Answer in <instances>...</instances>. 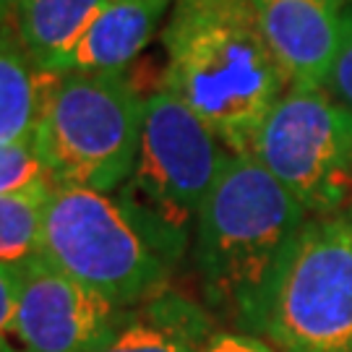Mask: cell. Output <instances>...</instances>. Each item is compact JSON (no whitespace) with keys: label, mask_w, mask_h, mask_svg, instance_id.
I'll list each match as a JSON object with an SVG mask.
<instances>
[{"label":"cell","mask_w":352,"mask_h":352,"mask_svg":"<svg viewBox=\"0 0 352 352\" xmlns=\"http://www.w3.org/2000/svg\"><path fill=\"white\" fill-rule=\"evenodd\" d=\"M110 0H26L13 13L16 37L45 74H58Z\"/></svg>","instance_id":"12"},{"label":"cell","mask_w":352,"mask_h":352,"mask_svg":"<svg viewBox=\"0 0 352 352\" xmlns=\"http://www.w3.org/2000/svg\"><path fill=\"white\" fill-rule=\"evenodd\" d=\"M347 3H352V0H347Z\"/></svg>","instance_id":"20"},{"label":"cell","mask_w":352,"mask_h":352,"mask_svg":"<svg viewBox=\"0 0 352 352\" xmlns=\"http://www.w3.org/2000/svg\"><path fill=\"white\" fill-rule=\"evenodd\" d=\"M232 154L188 104L160 87L144 100L136 164L115 196L180 264L196 217Z\"/></svg>","instance_id":"3"},{"label":"cell","mask_w":352,"mask_h":352,"mask_svg":"<svg viewBox=\"0 0 352 352\" xmlns=\"http://www.w3.org/2000/svg\"><path fill=\"white\" fill-rule=\"evenodd\" d=\"M261 340L277 352H352V206L302 222L272 289Z\"/></svg>","instance_id":"6"},{"label":"cell","mask_w":352,"mask_h":352,"mask_svg":"<svg viewBox=\"0 0 352 352\" xmlns=\"http://www.w3.org/2000/svg\"><path fill=\"white\" fill-rule=\"evenodd\" d=\"M251 154L308 217L352 206V115L324 87H289Z\"/></svg>","instance_id":"7"},{"label":"cell","mask_w":352,"mask_h":352,"mask_svg":"<svg viewBox=\"0 0 352 352\" xmlns=\"http://www.w3.org/2000/svg\"><path fill=\"white\" fill-rule=\"evenodd\" d=\"M24 3H26V0H0V19H6V16H13V13L19 11Z\"/></svg>","instance_id":"19"},{"label":"cell","mask_w":352,"mask_h":352,"mask_svg":"<svg viewBox=\"0 0 352 352\" xmlns=\"http://www.w3.org/2000/svg\"><path fill=\"white\" fill-rule=\"evenodd\" d=\"M308 214L253 154H232L193 227L204 305L232 331L264 334L272 289Z\"/></svg>","instance_id":"2"},{"label":"cell","mask_w":352,"mask_h":352,"mask_svg":"<svg viewBox=\"0 0 352 352\" xmlns=\"http://www.w3.org/2000/svg\"><path fill=\"white\" fill-rule=\"evenodd\" d=\"M144 94L126 74L50 78L34 149L55 186L115 193L139 154Z\"/></svg>","instance_id":"5"},{"label":"cell","mask_w":352,"mask_h":352,"mask_svg":"<svg viewBox=\"0 0 352 352\" xmlns=\"http://www.w3.org/2000/svg\"><path fill=\"white\" fill-rule=\"evenodd\" d=\"M173 6L175 0H110L65 55L58 74H126Z\"/></svg>","instance_id":"11"},{"label":"cell","mask_w":352,"mask_h":352,"mask_svg":"<svg viewBox=\"0 0 352 352\" xmlns=\"http://www.w3.org/2000/svg\"><path fill=\"white\" fill-rule=\"evenodd\" d=\"M324 89L331 100L352 115V3L347 6L344 19H342L340 47L334 55V63L329 68Z\"/></svg>","instance_id":"16"},{"label":"cell","mask_w":352,"mask_h":352,"mask_svg":"<svg viewBox=\"0 0 352 352\" xmlns=\"http://www.w3.org/2000/svg\"><path fill=\"white\" fill-rule=\"evenodd\" d=\"M42 256L118 311L170 289L177 266L115 193L71 186H52Z\"/></svg>","instance_id":"4"},{"label":"cell","mask_w":352,"mask_h":352,"mask_svg":"<svg viewBox=\"0 0 352 352\" xmlns=\"http://www.w3.org/2000/svg\"><path fill=\"white\" fill-rule=\"evenodd\" d=\"M347 6V0H251L289 87H324Z\"/></svg>","instance_id":"9"},{"label":"cell","mask_w":352,"mask_h":352,"mask_svg":"<svg viewBox=\"0 0 352 352\" xmlns=\"http://www.w3.org/2000/svg\"><path fill=\"white\" fill-rule=\"evenodd\" d=\"M19 292H21L19 269L0 264V352H26L16 329Z\"/></svg>","instance_id":"17"},{"label":"cell","mask_w":352,"mask_h":352,"mask_svg":"<svg viewBox=\"0 0 352 352\" xmlns=\"http://www.w3.org/2000/svg\"><path fill=\"white\" fill-rule=\"evenodd\" d=\"M52 186L0 196V264L21 269L45 253V214Z\"/></svg>","instance_id":"14"},{"label":"cell","mask_w":352,"mask_h":352,"mask_svg":"<svg viewBox=\"0 0 352 352\" xmlns=\"http://www.w3.org/2000/svg\"><path fill=\"white\" fill-rule=\"evenodd\" d=\"M19 277L16 329L26 352H94L120 314L47 256L21 266Z\"/></svg>","instance_id":"8"},{"label":"cell","mask_w":352,"mask_h":352,"mask_svg":"<svg viewBox=\"0 0 352 352\" xmlns=\"http://www.w3.org/2000/svg\"><path fill=\"white\" fill-rule=\"evenodd\" d=\"M204 352H277V350L266 340H261V337H251V334H243V331H232V329L222 327L209 340Z\"/></svg>","instance_id":"18"},{"label":"cell","mask_w":352,"mask_h":352,"mask_svg":"<svg viewBox=\"0 0 352 352\" xmlns=\"http://www.w3.org/2000/svg\"><path fill=\"white\" fill-rule=\"evenodd\" d=\"M219 329L204 302L170 287L141 305L123 308L94 352H204Z\"/></svg>","instance_id":"10"},{"label":"cell","mask_w":352,"mask_h":352,"mask_svg":"<svg viewBox=\"0 0 352 352\" xmlns=\"http://www.w3.org/2000/svg\"><path fill=\"white\" fill-rule=\"evenodd\" d=\"M37 186H55V183L34 144L0 146V196L37 188Z\"/></svg>","instance_id":"15"},{"label":"cell","mask_w":352,"mask_h":352,"mask_svg":"<svg viewBox=\"0 0 352 352\" xmlns=\"http://www.w3.org/2000/svg\"><path fill=\"white\" fill-rule=\"evenodd\" d=\"M162 89L188 104L230 151L251 154L289 78L251 0H175L162 29Z\"/></svg>","instance_id":"1"},{"label":"cell","mask_w":352,"mask_h":352,"mask_svg":"<svg viewBox=\"0 0 352 352\" xmlns=\"http://www.w3.org/2000/svg\"><path fill=\"white\" fill-rule=\"evenodd\" d=\"M50 78L16 32L0 24V146L34 144Z\"/></svg>","instance_id":"13"}]
</instances>
